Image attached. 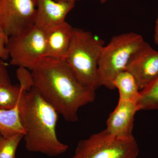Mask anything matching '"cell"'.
<instances>
[{
  "label": "cell",
  "instance_id": "cell-1",
  "mask_svg": "<svg viewBox=\"0 0 158 158\" xmlns=\"http://www.w3.org/2000/svg\"><path fill=\"white\" fill-rule=\"evenodd\" d=\"M31 73L34 88L66 121H77L80 108L95 100V92L79 81L65 60L45 57Z\"/></svg>",
  "mask_w": 158,
  "mask_h": 158
},
{
  "label": "cell",
  "instance_id": "cell-2",
  "mask_svg": "<svg viewBox=\"0 0 158 158\" xmlns=\"http://www.w3.org/2000/svg\"><path fill=\"white\" fill-rule=\"evenodd\" d=\"M18 110L28 151L54 157L68 150V145L59 141L57 135L59 114L35 88L24 92Z\"/></svg>",
  "mask_w": 158,
  "mask_h": 158
},
{
  "label": "cell",
  "instance_id": "cell-3",
  "mask_svg": "<svg viewBox=\"0 0 158 158\" xmlns=\"http://www.w3.org/2000/svg\"><path fill=\"white\" fill-rule=\"evenodd\" d=\"M105 45L102 40L88 31L74 28L65 61L84 87L95 92L100 87L98 64Z\"/></svg>",
  "mask_w": 158,
  "mask_h": 158
},
{
  "label": "cell",
  "instance_id": "cell-4",
  "mask_svg": "<svg viewBox=\"0 0 158 158\" xmlns=\"http://www.w3.org/2000/svg\"><path fill=\"white\" fill-rule=\"evenodd\" d=\"M145 42L141 35L131 32L114 36L104 46L98 64L101 86L115 89L114 81L116 77L126 70L133 55Z\"/></svg>",
  "mask_w": 158,
  "mask_h": 158
},
{
  "label": "cell",
  "instance_id": "cell-5",
  "mask_svg": "<svg viewBox=\"0 0 158 158\" xmlns=\"http://www.w3.org/2000/svg\"><path fill=\"white\" fill-rule=\"evenodd\" d=\"M139 153L134 136L117 138L104 130L79 141L71 158H138Z\"/></svg>",
  "mask_w": 158,
  "mask_h": 158
},
{
  "label": "cell",
  "instance_id": "cell-6",
  "mask_svg": "<svg viewBox=\"0 0 158 158\" xmlns=\"http://www.w3.org/2000/svg\"><path fill=\"white\" fill-rule=\"evenodd\" d=\"M7 47L11 65L32 71L46 57V31L34 24L9 37Z\"/></svg>",
  "mask_w": 158,
  "mask_h": 158
},
{
  "label": "cell",
  "instance_id": "cell-7",
  "mask_svg": "<svg viewBox=\"0 0 158 158\" xmlns=\"http://www.w3.org/2000/svg\"><path fill=\"white\" fill-rule=\"evenodd\" d=\"M36 0H0V27L9 37L35 24Z\"/></svg>",
  "mask_w": 158,
  "mask_h": 158
},
{
  "label": "cell",
  "instance_id": "cell-8",
  "mask_svg": "<svg viewBox=\"0 0 158 158\" xmlns=\"http://www.w3.org/2000/svg\"><path fill=\"white\" fill-rule=\"evenodd\" d=\"M134 77L140 91L158 77V51L145 42L133 55L126 70Z\"/></svg>",
  "mask_w": 158,
  "mask_h": 158
},
{
  "label": "cell",
  "instance_id": "cell-9",
  "mask_svg": "<svg viewBox=\"0 0 158 158\" xmlns=\"http://www.w3.org/2000/svg\"><path fill=\"white\" fill-rule=\"evenodd\" d=\"M138 111L137 102L118 99L117 106L108 117L105 130L117 138L133 137L135 116Z\"/></svg>",
  "mask_w": 158,
  "mask_h": 158
},
{
  "label": "cell",
  "instance_id": "cell-10",
  "mask_svg": "<svg viewBox=\"0 0 158 158\" xmlns=\"http://www.w3.org/2000/svg\"><path fill=\"white\" fill-rule=\"evenodd\" d=\"M36 1L35 25L45 31L65 21V18L75 6L74 3L55 0Z\"/></svg>",
  "mask_w": 158,
  "mask_h": 158
},
{
  "label": "cell",
  "instance_id": "cell-11",
  "mask_svg": "<svg viewBox=\"0 0 158 158\" xmlns=\"http://www.w3.org/2000/svg\"><path fill=\"white\" fill-rule=\"evenodd\" d=\"M74 30L65 21L46 30V57L65 60Z\"/></svg>",
  "mask_w": 158,
  "mask_h": 158
},
{
  "label": "cell",
  "instance_id": "cell-12",
  "mask_svg": "<svg viewBox=\"0 0 158 158\" xmlns=\"http://www.w3.org/2000/svg\"><path fill=\"white\" fill-rule=\"evenodd\" d=\"M115 89H118L119 99L133 101L138 102L140 97V90L135 80L127 71H125L116 77L114 81Z\"/></svg>",
  "mask_w": 158,
  "mask_h": 158
},
{
  "label": "cell",
  "instance_id": "cell-13",
  "mask_svg": "<svg viewBox=\"0 0 158 158\" xmlns=\"http://www.w3.org/2000/svg\"><path fill=\"white\" fill-rule=\"evenodd\" d=\"M24 133L23 129L20 121L18 105L16 108L12 110L0 109L1 135L10 137L19 134L24 135Z\"/></svg>",
  "mask_w": 158,
  "mask_h": 158
},
{
  "label": "cell",
  "instance_id": "cell-14",
  "mask_svg": "<svg viewBox=\"0 0 158 158\" xmlns=\"http://www.w3.org/2000/svg\"><path fill=\"white\" fill-rule=\"evenodd\" d=\"M25 91L19 85L11 84L0 87V109L10 110L16 108Z\"/></svg>",
  "mask_w": 158,
  "mask_h": 158
},
{
  "label": "cell",
  "instance_id": "cell-15",
  "mask_svg": "<svg viewBox=\"0 0 158 158\" xmlns=\"http://www.w3.org/2000/svg\"><path fill=\"white\" fill-rule=\"evenodd\" d=\"M138 110H158V77L150 85L140 91Z\"/></svg>",
  "mask_w": 158,
  "mask_h": 158
},
{
  "label": "cell",
  "instance_id": "cell-16",
  "mask_svg": "<svg viewBox=\"0 0 158 158\" xmlns=\"http://www.w3.org/2000/svg\"><path fill=\"white\" fill-rule=\"evenodd\" d=\"M23 134H19L10 137L0 135V158H16V150L23 139Z\"/></svg>",
  "mask_w": 158,
  "mask_h": 158
},
{
  "label": "cell",
  "instance_id": "cell-17",
  "mask_svg": "<svg viewBox=\"0 0 158 158\" xmlns=\"http://www.w3.org/2000/svg\"><path fill=\"white\" fill-rule=\"evenodd\" d=\"M16 76L21 88L25 91H29L34 88V82L31 71L27 69L19 67Z\"/></svg>",
  "mask_w": 158,
  "mask_h": 158
},
{
  "label": "cell",
  "instance_id": "cell-18",
  "mask_svg": "<svg viewBox=\"0 0 158 158\" xmlns=\"http://www.w3.org/2000/svg\"><path fill=\"white\" fill-rule=\"evenodd\" d=\"M9 37L0 27V60H7L9 57L7 49V44Z\"/></svg>",
  "mask_w": 158,
  "mask_h": 158
},
{
  "label": "cell",
  "instance_id": "cell-19",
  "mask_svg": "<svg viewBox=\"0 0 158 158\" xmlns=\"http://www.w3.org/2000/svg\"><path fill=\"white\" fill-rule=\"evenodd\" d=\"M11 84L6 63L0 60V87Z\"/></svg>",
  "mask_w": 158,
  "mask_h": 158
},
{
  "label": "cell",
  "instance_id": "cell-20",
  "mask_svg": "<svg viewBox=\"0 0 158 158\" xmlns=\"http://www.w3.org/2000/svg\"><path fill=\"white\" fill-rule=\"evenodd\" d=\"M154 39L156 44L158 45V13L156 20L155 26Z\"/></svg>",
  "mask_w": 158,
  "mask_h": 158
},
{
  "label": "cell",
  "instance_id": "cell-21",
  "mask_svg": "<svg viewBox=\"0 0 158 158\" xmlns=\"http://www.w3.org/2000/svg\"><path fill=\"white\" fill-rule=\"evenodd\" d=\"M55 1H58V2H71L75 3V2L78 0H55Z\"/></svg>",
  "mask_w": 158,
  "mask_h": 158
},
{
  "label": "cell",
  "instance_id": "cell-22",
  "mask_svg": "<svg viewBox=\"0 0 158 158\" xmlns=\"http://www.w3.org/2000/svg\"><path fill=\"white\" fill-rule=\"evenodd\" d=\"M100 2L102 4H104V3L106 2L109 0H99Z\"/></svg>",
  "mask_w": 158,
  "mask_h": 158
},
{
  "label": "cell",
  "instance_id": "cell-23",
  "mask_svg": "<svg viewBox=\"0 0 158 158\" xmlns=\"http://www.w3.org/2000/svg\"><path fill=\"white\" fill-rule=\"evenodd\" d=\"M1 135V134H0V135Z\"/></svg>",
  "mask_w": 158,
  "mask_h": 158
}]
</instances>
